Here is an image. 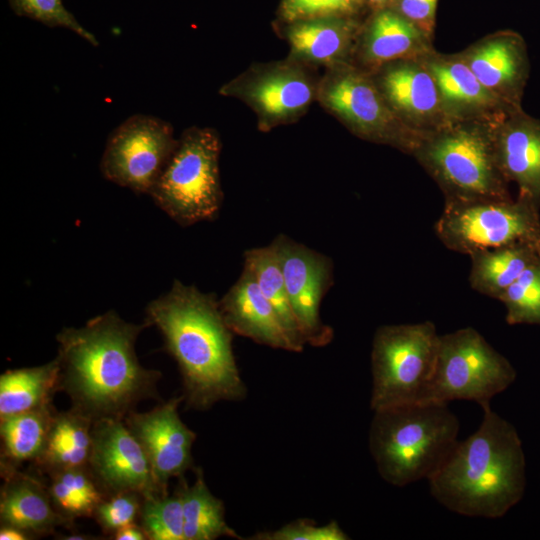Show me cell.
<instances>
[{
    "instance_id": "obj_16",
    "label": "cell",
    "mask_w": 540,
    "mask_h": 540,
    "mask_svg": "<svg viewBox=\"0 0 540 540\" xmlns=\"http://www.w3.org/2000/svg\"><path fill=\"white\" fill-rule=\"evenodd\" d=\"M184 395L173 397L148 412L130 411L124 422L143 447L154 477L167 492L168 481L192 467L196 434L181 420L179 404Z\"/></svg>"
},
{
    "instance_id": "obj_13",
    "label": "cell",
    "mask_w": 540,
    "mask_h": 540,
    "mask_svg": "<svg viewBox=\"0 0 540 540\" xmlns=\"http://www.w3.org/2000/svg\"><path fill=\"white\" fill-rule=\"evenodd\" d=\"M270 245L305 343L315 347L327 345L333 339V329L322 322L320 304L333 284L331 259L286 235H278Z\"/></svg>"
},
{
    "instance_id": "obj_36",
    "label": "cell",
    "mask_w": 540,
    "mask_h": 540,
    "mask_svg": "<svg viewBox=\"0 0 540 540\" xmlns=\"http://www.w3.org/2000/svg\"><path fill=\"white\" fill-rule=\"evenodd\" d=\"M251 540H348L349 536L341 529L336 521L326 525H317L314 521L300 519L292 521L283 527L259 532Z\"/></svg>"
},
{
    "instance_id": "obj_23",
    "label": "cell",
    "mask_w": 540,
    "mask_h": 540,
    "mask_svg": "<svg viewBox=\"0 0 540 540\" xmlns=\"http://www.w3.org/2000/svg\"><path fill=\"white\" fill-rule=\"evenodd\" d=\"M1 473L5 480L0 494L1 525L16 527L31 536L70 526L72 520L58 512L43 482L4 464Z\"/></svg>"
},
{
    "instance_id": "obj_32",
    "label": "cell",
    "mask_w": 540,
    "mask_h": 540,
    "mask_svg": "<svg viewBox=\"0 0 540 540\" xmlns=\"http://www.w3.org/2000/svg\"><path fill=\"white\" fill-rule=\"evenodd\" d=\"M498 300L509 325H540V261L525 269Z\"/></svg>"
},
{
    "instance_id": "obj_38",
    "label": "cell",
    "mask_w": 540,
    "mask_h": 540,
    "mask_svg": "<svg viewBox=\"0 0 540 540\" xmlns=\"http://www.w3.org/2000/svg\"><path fill=\"white\" fill-rule=\"evenodd\" d=\"M115 540H144L147 539L141 526L135 523L126 525L113 534Z\"/></svg>"
},
{
    "instance_id": "obj_22",
    "label": "cell",
    "mask_w": 540,
    "mask_h": 540,
    "mask_svg": "<svg viewBox=\"0 0 540 540\" xmlns=\"http://www.w3.org/2000/svg\"><path fill=\"white\" fill-rule=\"evenodd\" d=\"M219 306L233 333L274 349L298 352L275 309L246 267L219 301Z\"/></svg>"
},
{
    "instance_id": "obj_37",
    "label": "cell",
    "mask_w": 540,
    "mask_h": 540,
    "mask_svg": "<svg viewBox=\"0 0 540 540\" xmlns=\"http://www.w3.org/2000/svg\"><path fill=\"white\" fill-rule=\"evenodd\" d=\"M438 0H393L391 7L431 39L435 29Z\"/></svg>"
},
{
    "instance_id": "obj_6",
    "label": "cell",
    "mask_w": 540,
    "mask_h": 540,
    "mask_svg": "<svg viewBox=\"0 0 540 540\" xmlns=\"http://www.w3.org/2000/svg\"><path fill=\"white\" fill-rule=\"evenodd\" d=\"M221 141L212 128L186 129L150 196L181 226L213 220L223 193L219 176Z\"/></svg>"
},
{
    "instance_id": "obj_39",
    "label": "cell",
    "mask_w": 540,
    "mask_h": 540,
    "mask_svg": "<svg viewBox=\"0 0 540 540\" xmlns=\"http://www.w3.org/2000/svg\"><path fill=\"white\" fill-rule=\"evenodd\" d=\"M31 535L13 526L1 525L0 539L1 540H27Z\"/></svg>"
},
{
    "instance_id": "obj_41",
    "label": "cell",
    "mask_w": 540,
    "mask_h": 540,
    "mask_svg": "<svg viewBox=\"0 0 540 540\" xmlns=\"http://www.w3.org/2000/svg\"><path fill=\"white\" fill-rule=\"evenodd\" d=\"M87 535H83V534H73V535H67V537H64V539H67V540H78V539H91L93 537H86Z\"/></svg>"
},
{
    "instance_id": "obj_8",
    "label": "cell",
    "mask_w": 540,
    "mask_h": 540,
    "mask_svg": "<svg viewBox=\"0 0 540 540\" xmlns=\"http://www.w3.org/2000/svg\"><path fill=\"white\" fill-rule=\"evenodd\" d=\"M540 207L525 195L517 198L445 203L434 229L454 252H474L512 244L540 249Z\"/></svg>"
},
{
    "instance_id": "obj_26",
    "label": "cell",
    "mask_w": 540,
    "mask_h": 540,
    "mask_svg": "<svg viewBox=\"0 0 540 540\" xmlns=\"http://www.w3.org/2000/svg\"><path fill=\"white\" fill-rule=\"evenodd\" d=\"M57 357L40 366L7 370L0 376V420L52 404L59 390Z\"/></svg>"
},
{
    "instance_id": "obj_35",
    "label": "cell",
    "mask_w": 540,
    "mask_h": 540,
    "mask_svg": "<svg viewBox=\"0 0 540 540\" xmlns=\"http://www.w3.org/2000/svg\"><path fill=\"white\" fill-rule=\"evenodd\" d=\"M142 501L143 495L134 491L108 495L97 506L93 516L105 533L114 534L120 528L135 523Z\"/></svg>"
},
{
    "instance_id": "obj_5",
    "label": "cell",
    "mask_w": 540,
    "mask_h": 540,
    "mask_svg": "<svg viewBox=\"0 0 540 540\" xmlns=\"http://www.w3.org/2000/svg\"><path fill=\"white\" fill-rule=\"evenodd\" d=\"M492 124L450 122L423 136L413 151L445 203L512 198L497 163Z\"/></svg>"
},
{
    "instance_id": "obj_34",
    "label": "cell",
    "mask_w": 540,
    "mask_h": 540,
    "mask_svg": "<svg viewBox=\"0 0 540 540\" xmlns=\"http://www.w3.org/2000/svg\"><path fill=\"white\" fill-rule=\"evenodd\" d=\"M366 7V0H281L279 14L289 23L323 16L359 17Z\"/></svg>"
},
{
    "instance_id": "obj_9",
    "label": "cell",
    "mask_w": 540,
    "mask_h": 540,
    "mask_svg": "<svg viewBox=\"0 0 540 540\" xmlns=\"http://www.w3.org/2000/svg\"><path fill=\"white\" fill-rule=\"evenodd\" d=\"M317 100L351 133L412 155L422 136L406 127L392 111L371 74L354 64L326 69Z\"/></svg>"
},
{
    "instance_id": "obj_27",
    "label": "cell",
    "mask_w": 540,
    "mask_h": 540,
    "mask_svg": "<svg viewBox=\"0 0 540 540\" xmlns=\"http://www.w3.org/2000/svg\"><path fill=\"white\" fill-rule=\"evenodd\" d=\"M188 485L181 476L176 492L183 510L184 540H214L226 536L242 539L225 521L223 502L209 490L200 468Z\"/></svg>"
},
{
    "instance_id": "obj_18",
    "label": "cell",
    "mask_w": 540,
    "mask_h": 540,
    "mask_svg": "<svg viewBox=\"0 0 540 540\" xmlns=\"http://www.w3.org/2000/svg\"><path fill=\"white\" fill-rule=\"evenodd\" d=\"M457 54L491 93L512 107H522L530 63L526 42L519 33L494 32Z\"/></svg>"
},
{
    "instance_id": "obj_40",
    "label": "cell",
    "mask_w": 540,
    "mask_h": 540,
    "mask_svg": "<svg viewBox=\"0 0 540 540\" xmlns=\"http://www.w3.org/2000/svg\"><path fill=\"white\" fill-rule=\"evenodd\" d=\"M393 0H366L368 7L372 10L388 7Z\"/></svg>"
},
{
    "instance_id": "obj_28",
    "label": "cell",
    "mask_w": 540,
    "mask_h": 540,
    "mask_svg": "<svg viewBox=\"0 0 540 540\" xmlns=\"http://www.w3.org/2000/svg\"><path fill=\"white\" fill-rule=\"evenodd\" d=\"M51 405L0 420L1 464L17 467L37 461L43 453L55 415Z\"/></svg>"
},
{
    "instance_id": "obj_3",
    "label": "cell",
    "mask_w": 540,
    "mask_h": 540,
    "mask_svg": "<svg viewBox=\"0 0 540 540\" xmlns=\"http://www.w3.org/2000/svg\"><path fill=\"white\" fill-rule=\"evenodd\" d=\"M479 428L455 448L428 480L432 496L447 509L469 517L499 518L523 497L525 456L514 426L481 406Z\"/></svg>"
},
{
    "instance_id": "obj_2",
    "label": "cell",
    "mask_w": 540,
    "mask_h": 540,
    "mask_svg": "<svg viewBox=\"0 0 540 540\" xmlns=\"http://www.w3.org/2000/svg\"><path fill=\"white\" fill-rule=\"evenodd\" d=\"M145 321L156 326L165 350L177 362L187 407L206 410L219 401H239L247 389L227 326L214 294L174 280L171 289L146 307Z\"/></svg>"
},
{
    "instance_id": "obj_10",
    "label": "cell",
    "mask_w": 540,
    "mask_h": 540,
    "mask_svg": "<svg viewBox=\"0 0 540 540\" xmlns=\"http://www.w3.org/2000/svg\"><path fill=\"white\" fill-rule=\"evenodd\" d=\"M516 379L509 360L474 328L440 335L434 375L427 400L475 401L480 406L505 391Z\"/></svg>"
},
{
    "instance_id": "obj_15",
    "label": "cell",
    "mask_w": 540,
    "mask_h": 540,
    "mask_svg": "<svg viewBox=\"0 0 540 540\" xmlns=\"http://www.w3.org/2000/svg\"><path fill=\"white\" fill-rule=\"evenodd\" d=\"M369 73L398 119L416 134L423 137L450 123L421 57L398 59Z\"/></svg>"
},
{
    "instance_id": "obj_20",
    "label": "cell",
    "mask_w": 540,
    "mask_h": 540,
    "mask_svg": "<svg viewBox=\"0 0 540 540\" xmlns=\"http://www.w3.org/2000/svg\"><path fill=\"white\" fill-rule=\"evenodd\" d=\"M492 138L505 179L540 207V120L516 109L492 124Z\"/></svg>"
},
{
    "instance_id": "obj_14",
    "label": "cell",
    "mask_w": 540,
    "mask_h": 540,
    "mask_svg": "<svg viewBox=\"0 0 540 540\" xmlns=\"http://www.w3.org/2000/svg\"><path fill=\"white\" fill-rule=\"evenodd\" d=\"M88 468L106 495L168 493L156 481L143 447L123 419L93 421Z\"/></svg>"
},
{
    "instance_id": "obj_29",
    "label": "cell",
    "mask_w": 540,
    "mask_h": 540,
    "mask_svg": "<svg viewBox=\"0 0 540 540\" xmlns=\"http://www.w3.org/2000/svg\"><path fill=\"white\" fill-rule=\"evenodd\" d=\"M244 267L251 271L297 351L301 352L306 343L292 310L283 274L271 245L247 250L244 253Z\"/></svg>"
},
{
    "instance_id": "obj_30",
    "label": "cell",
    "mask_w": 540,
    "mask_h": 540,
    "mask_svg": "<svg viewBox=\"0 0 540 540\" xmlns=\"http://www.w3.org/2000/svg\"><path fill=\"white\" fill-rule=\"evenodd\" d=\"M48 487L55 508L70 520L93 516L107 497L88 467L70 468L49 473Z\"/></svg>"
},
{
    "instance_id": "obj_11",
    "label": "cell",
    "mask_w": 540,
    "mask_h": 540,
    "mask_svg": "<svg viewBox=\"0 0 540 540\" xmlns=\"http://www.w3.org/2000/svg\"><path fill=\"white\" fill-rule=\"evenodd\" d=\"M319 80L309 66L287 58L250 66L226 84L219 93L249 106L257 116L258 128H273L296 122L317 100Z\"/></svg>"
},
{
    "instance_id": "obj_31",
    "label": "cell",
    "mask_w": 540,
    "mask_h": 540,
    "mask_svg": "<svg viewBox=\"0 0 540 540\" xmlns=\"http://www.w3.org/2000/svg\"><path fill=\"white\" fill-rule=\"evenodd\" d=\"M139 518L147 539L184 540L182 502L176 491L143 496Z\"/></svg>"
},
{
    "instance_id": "obj_17",
    "label": "cell",
    "mask_w": 540,
    "mask_h": 540,
    "mask_svg": "<svg viewBox=\"0 0 540 540\" xmlns=\"http://www.w3.org/2000/svg\"><path fill=\"white\" fill-rule=\"evenodd\" d=\"M421 59L436 83L449 122L496 123L519 109L491 93L457 53L442 54L433 49Z\"/></svg>"
},
{
    "instance_id": "obj_25",
    "label": "cell",
    "mask_w": 540,
    "mask_h": 540,
    "mask_svg": "<svg viewBox=\"0 0 540 540\" xmlns=\"http://www.w3.org/2000/svg\"><path fill=\"white\" fill-rule=\"evenodd\" d=\"M469 257L471 288L498 299L525 269L540 261V249L529 244H512L477 251Z\"/></svg>"
},
{
    "instance_id": "obj_24",
    "label": "cell",
    "mask_w": 540,
    "mask_h": 540,
    "mask_svg": "<svg viewBox=\"0 0 540 540\" xmlns=\"http://www.w3.org/2000/svg\"><path fill=\"white\" fill-rule=\"evenodd\" d=\"M93 420L80 411L55 413L37 465L48 473L88 467L92 449Z\"/></svg>"
},
{
    "instance_id": "obj_33",
    "label": "cell",
    "mask_w": 540,
    "mask_h": 540,
    "mask_svg": "<svg viewBox=\"0 0 540 540\" xmlns=\"http://www.w3.org/2000/svg\"><path fill=\"white\" fill-rule=\"evenodd\" d=\"M13 11L23 17L41 22L48 27L68 29L93 46L98 45L95 36L86 30L64 7L62 0H8Z\"/></svg>"
},
{
    "instance_id": "obj_21",
    "label": "cell",
    "mask_w": 540,
    "mask_h": 540,
    "mask_svg": "<svg viewBox=\"0 0 540 540\" xmlns=\"http://www.w3.org/2000/svg\"><path fill=\"white\" fill-rule=\"evenodd\" d=\"M434 49L432 39L391 7L373 10L363 22L353 64L367 72L404 58H417Z\"/></svg>"
},
{
    "instance_id": "obj_1",
    "label": "cell",
    "mask_w": 540,
    "mask_h": 540,
    "mask_svg": "<svg viewBox=\"0 0 540 540\" xmlns=\"http://www.w3.org/2000/svg\"><path fill=\"white\" fill-rule=\"evenodd\" d=\"M148 326L126 322L110 310L57 334L59 390L70 397L72 408L93 421L124 419L138 402L158 397L161 373L143 367L135 351Z\"/></svg>"
},
{
    "instance_id": "obj_19",
    "label": "cell",
    "mask_w": 540,
    "mask_h": 540,
    "mask_svg": "<svg viewBox=\"0 0 540 540\" xmlns=\"http://www.w3.org/2000/svg\"><path fill=\"white\" fill-rule=\"evenodd\" d=\"M362 25L358 16H323L285 23L288 58L326 69L353 64Z\"/></svg>"
},
{
    "instance_id": "obj_7",
    "label": "cell",
    "mask_w": 540,
    "mask_h": 540,
    "mask_svg": "<svg viewBox=\"0 0 540 540\" xmlns=\"http://www.w3.org/2000/svg\"><path fill=\"white\" fill-rule=\"evenodd\" d=\"M439 342L431 321L376 330L371 351L373 411L427 400Z\"/></svg>"
},
{
    "instance_id": "obj_12",
    "label": "cell",
    "mask_w": 540,
    "mask_h": 540,
    "mask_svg": "<svg viewBox=\"0 0 540 540\" xmlns=\"http://www.w3.org/2000/svg\"><path fill=\"white\" fill-rule=\"evenodd\" d=\"M177 143L169 123L133 115L109 136L100 162L101 173L121 187L150 194Z\"/></svg>"
},
{
    "instance_id": "obj_4",
    "label": "cell",
    "mask_w": 540,
    "mask_h": 540,
    "mask_svg": "<svg viewBox=\"0 0 540 540\" xmlns=\"http://www.w3.org/2000/svg\"><path fill=\"white\" fill-rule=\"evenodd\" d=\"M459 421L447 403L421 401L374 411L369 448L380 476L402 487L429 480L458 443Z\"/></svg>"
}]
</instances>
